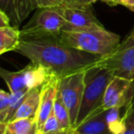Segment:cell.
I'll use <instances>...</instances> for the list:
<instances>
[{
	"instance_id": "16",
	"label": "cell",
	"mask_w": 134,
	"mask_h": 134,
	"mask_svg": "<svg viewBox=\"0 0 134 134\" xmlns=\"http://www.w3.org/2000/svg\"><path fill=\"white\" fill-rule=\"evenodd\" d=\"M53 113L55 115L56 119L59 121V124L61 126V129L63 130H73V126H72L71 122V117H70V113L62 101L61 97L58 96L55 98V102H54L53 106Z\"/></svg>"
},
{
	"instance_id": "20",
	"label": "cell",
	"mask_w": 134,
	"mask_h": 134,
	"mask_svg": "<svg viewBox=\"0 0 134 134\" xmlns=\"http://www.w3.org/2000/svg\"><path fill=\"white\" fill-rule=\"evenodd\" d=\"M38 130L41 133H46V134L58 133V132L63 131V130L61 129V126L59 124V121L56 119L53 111L49 116V118L45 120V122L41 125V128Z\"/></svg>"
},
{
	"instance_id": "27",
	"label": "cell",
	"mask_w": 134,
	"mask_h": 134,
	"mask_svg": "<svg viewBox=\"0 0 134 134\" xmlns=\"http://www.w3.org/2000/svg\"><path fill=\"white\" fill-rule=\"evenodd\" d=\"M39 134H46V133H41V132H39ZM52 134H75V130L73 129L71 130H63V131L58 132V133H52Z\"/></svg>"
},
{
	"instance_id": "1",
	"label": "cell",
	"mask_w": 134,
	"mask_h": 134,
	"mask_svg": "<svg viewBox=\"0 0 134 134\" xmlns=\"http://www.w3.org/2000/svg\"><path fill=\"white\" fill-rule=\"evenodd\" d=\"M15 52L44 66L57 78L86 70L101 57L66 46L58 37L21 40Z\"/></svg>"
},
{
	"instance_id": "4",
	"label": "cell",
	"mask_w": 134,
	"mask_h": 134,
	"mask_svg": "<svg viewBox=\"0 0 134 134\" xmlns=\"http://www.w3.org/2000/svg\"><path fill=\"white\" fill-rule=\"evenodd\" d=\"M66 27V21L55 8H39L28 24L20 30L21 40L58 37Z\"/></svg>"
},
{
	"instance_id": "24",
	"label": "cell",
	"mask_w": 134,
	"mask_h": 134,
	"mask_svg": "<svg viewBox=\"0 0 134 134\" xmlns=\"http://www.w3.org/2000/svg\"><path fill=\"white\" fill-rule=\"evenodd\" d=\"M109 5H111V6L122 5L132 11L134 10V0H113Z\"/></svg>"
},
{
	"instance_id": "26",
	"label": "cell",
	"mask_w": 134,
	"mask_h": 134,
	"mask_svg": "<svg viewBox=\"0 0 134 134\" xmlns=\"http://www.w3.org/2000/svg\"><path fill=\"white\" fill-rule=\"evenodd\" d=\"M10 19L6 13L2 10H0V28L10 26Z\"/></svg>"
},
{
	"instance_id": "21",
	"label": "cell",
	"mask_w": 134,
	"mask_h": 134,
	"mask_svg": "<svg viewBox=\"0 0 134 134\" xmlns=\"http://www.w3.org/2000/svg\"><path fill=\"white\" fill-rule=\"evenodd\" d=\"M10 92L0 90V123H7L8 112L10 104Z\"/></svg>"
},
{
	"instance_id": "25",
	"label": "cell",
	"mask_w": 134,
	"mask_h": 134,
	"mask_svg": "<svg viewBox=\"0 0 134 134\" xmlns=\"http://www.w3.org/2000/svg\"><path fill=\"white\" fill-rule=\"evenodd\" d=\"M97 0H67V4L71 5H77V6H87L92 5Z\"/></svg>"
},
{
	"instance_id": "5",
	"label": "cell",
	"mask_w": 134,
	"mask_h": 134,
	"mask_svg": "<svg viewBox=\"0 0 134 134\" xmlns=\"http://www.w3.org/2000/svg\"><path fill=\"white\" fill-rule=\"evenodd\" d=\"M0 76L6 82L10 93H15L19 91L29 92L34 88L41 87L53 75L42 65L30 63L17 72L1 68Z\"/></svg>"
},
{
	"instance_id": "15",
	"label": "cell",
	"mask_w": 134,
	"mask_h": 134,
	"mask_svg": "<svg viewBox=\"0 0 134 134\" xmlns=\"http://www.w3.org/2000/svg\"><path fill=\"white\" fill-rule=\"evenodd\" d=\"M37 127V120L33 119H14L8 123H0V134H29Z\"/></svg>"
},
{
	"instance_id": "23",
	"label": "cell",
	"mask_w": 134,
	"mask_h": 134,
	"mask_svg": "<svg viewBox=\"0 0 134 134\" xmlns=\"http://www.w3.org/2000/svg\"><path fill=\"white\" fill-rule=\"evenodd\" d=\"M128 47H134V30L126 37V39L120 42L117 50H121V49L128 48Z\"/></svg>"
},
{
	"instance_id": "18",
	"label": "cell",
	"mask_w": 134,
	"mask_h": 134,
	"mask_svg": "<svg viewBox=\"0 0 134 134\" xmlns=\"http://www.w3.org/2000/svg\"><path fill=\"white\" fill-rule=\"evenodd\" d=\"M29 92L19 91V92H15V93H11V96H10L9 108H8V119H7V123L12 120V119L14 118L15 114L17 113L18 109H19V107H20L21 104L23 103V101H24L25 97H26V96L28 95Z\"/></svg>"
},
{
	"instance_id": "22",
	"label": "cell",
	"mask_w": 134,
	"mask_h": 134,
	"mask_svg": "<svg viewBox=\"0 0 134 134\" xmlns=\"http://www.w3.org/2000/svg\"><path fill=\"white\" fill-rule=\"evenodd\" d=\"M66 2L67 0H35V5L37 8H55Z\"/></svg>"
},
{
	"instance_id": "8",
	"label": "cell",
	"mask_w": 134,
	"mask_h": 134,
	"mask_svg": "<svg viewBox=\"0 0 134 134\" xmlns=\"http://www.w3.org/2000/svg\"><path fill=\"white\" fill-rule=\"evenodd\" d=\"M95 64L109 71L114 77L134 81V47L116 50L101 56Z\"/></svg>"
},
{
	"instance_id": "12",
	"label": "cell",
	"mask_w": 134,
	"mask_h": 134,
	"mask_svg": "<svg viewBox=\"0 0 134 134\" xmlns=\"http://www.w3.org/2000/svg\"><path fill=\"white\" fill-rule=\"evenodd\" d=\"M107 109L101 107L74 128L75 134H112L106 119Z\"/></svg>"
},
{
	"instance_id": "28",
	"label": "cell",
	"mask_w": 134,
	"mask_h": 134,
	"mask_svg": "<svg viewBox=\"0 0 134 134\" xmlns=\"http://www.w3.org/2000/svg\"><path fill=\"white\" fill-rule=\"evenodd\" d=\"M29 134H39V130H38V129H35L33 131H31L30 133H29Z\"/></svg>"
},
{
	"instance_id": "3",
	"label": "cell",
	"mask_w": 134,
	"mask_h": 134,
	"mask_svg": "<svg viewBox=\"0 0 134 134\" xmlns=\"http://www.w3.org/2000/svg\"><path fill=\"white\" fill-rule=\"evenodd\" d=\"M113 77L109 71L96 64L86 70L84 95L75 127L102 107L107 88Z\"/></svg>"
},
{
	"instance_id": "9",
	"label": "cell",
	"mask_w": 134,
	"mask_h": 134,
	"mask_svg": "<svg viewBox=\"0 0 134 134\" xmlns=\"http://www.w3.org/2000/svg\"><path fill=\"white\" fill-rule=\"evenodd\" d=\"M133 97L134 81L113 77L107 88L102 108L104 109L126 108L133 102Z\"/></svg>"
},
{
	"instance_id": "11",
	"label": "cell",
	"mask_w": 134,
	"mask_h": 134,
	"mask_svg": "<svg viewBox=\"0 0 134 134\" xmlns=\"http://www.w3.org/2000/svg\"><path fill=\"white\" fill-rule=\"evenodd\" d=\"M36 8L35 0H0V10L9 18L12 26L18 27Z\"/></svg>"
},
{
	"instance_id": "17",
	"label": "cell",
	"mask_w": 134,
	"mask_h": 134,
	"mask_svg": "<svg viewBox=\"0 0 134 134\" xmlns=\"http://www.w3.org/2000/svg\"><path fill=\"white\" fill-rule=\"evenodd\" d=\"M122 108H113L107 109L106 119L112 134H119L122 130V119L123 117L120 116V110Z\"/></svg>"
},
{
	"instance_id": "13",
	"label": "cell",
	"mask_w": 134,
	"mask_h": 134,
	"mask_svg": "<svg viewBox=\"0 0 134 134\" xmlns=\"http://www.w3.org/2000/svg\"><path fill=\"white\" fill-rule=\"evenodd\" d=\"M41 87H37L30 90L12 120L20 119H33L37 120L40 102H41Z\"/></svg>"
},
{
	"instance_id": "2",
	"label": "cell",
	"mask_w": 134,
	"mask_h": 134,
	"mask_svg": "<svg viewBox=\"0 0 134 134\" xmlns=\"http://www.w3.org/2000/svg\"><path fill=\"white\" fill-rule=\"evenodd\" d=\"M58 40L68 47L100 56L113 52L120 44V37L106 29L84 31L63 30Z\"/></svg>"
},
{
	"instance_id": "10",
	"label": "cell",
	"mask_w": 134,
	"mask_h": 134,
	"mask_svg": "<svg viewBox=\"0 0 134 134\" xmlns=\"http://www.w3.org/2000/svg\"><path fill=\"white\" fill-rule=\"evenodd\" d=\"M58 80L59 78L53 75L41 86V102L37 116L38 130L53 111L54 102L58 94Z\"/></svg>"
},
{
	"instance_id": "6",
	"label": "cell",
	"mask_w": 134,
	"mask_h": 134,
	"mask_svg": "<svg viewBox=\"0 0 134 134\" xmlns=\"http://www.w3.org/2000/svg\"><path fill=\"white\" fill-rule=\"evenodd\" d=\"M85 75L86 70H83L58 80V96L69 111L73 128L76 125L84 95Z\"/></svg>"
},
{
	"instance_id": "29",
	"label": "cell",
	"mask_w": 134,
	"mask_h": 134,
	"mask_svg": "<svg viewBox=\"0 0 134 134\" xmlns=\"http://www.w3.org/2000/svg\"><path fill=\"white\" fill-rule=\"evenodd\" d=\"M133 11H134V10H133Z\"/></svg>"
},
{
	"instance_id": "14",
	"label": "cell",
	"mask_w": 134,
	"mask_h": 134,
	"mask_svg": "<svg viewBox=\"0 0 134 134\" xmlns=\"http://www.w3.org/2000/svg\"><path fill=\"white\" fill-rule=\"evenodd\" d=\"M21 41V32L18 27L8 26L0 28V54L15 52Z\"/></svg>"
},
{
	"instance_id": "7",
	"label": "cell",
	"mask_w": 134,
	"mask_h": 134,
	"mask_svg": "<svg viewBox=\"0 0 134 134\" xmlns=\"http://www.w3.org/2000/svg\"><path fill=\"white\" fill-rule=\"evenodd\" d=\"M55 9L66 21L64 30L84 31L105 29L94 14L92 5L77 6L65 3Z\"/></svg>"
},
{
	"instance_id": "19",
	"label": "cell",
	"mask_w": 134,
	"mask_h": 134,
	"mask_svg": "<svg viewBox=\"0 0 134 134\" xmlns=\"http://www.w3.org/2000/svg\"><path fill=\"white\" fill-rule=\"evenodd\" d=\"M119 134H134V102L126 108L122 119V130Z\"/></svg>"
}]
</instances>
